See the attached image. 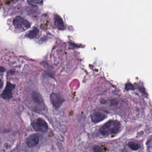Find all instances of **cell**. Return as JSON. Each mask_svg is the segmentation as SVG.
Returning <instances> with one entry per match:
<instances>
[{
	"label": "cell",
	"mask_w": 152,
	"mask_h": 152,
	"mask_svg": "<svg viewBox=\"0 0 152 152\" xmlns=\"http://www.w3.org/2000/svg\"><path fill=\"white\" fill-rule=\"evenodd\" d=\"M141 89V90H140L141 91V92H142V93H145V89L141 88V89Z\"/></svg>",
	"instance_id": "obj_17"
},
{
	"label": "cell",
	"mask_w": 152,
	"mask_h": 152,
	"mask_svg": "<svg viewBox=\"0 0 152 152\" xmlns=\"http://www.w3.org/2000/svg\"><path fill=\"white\" fill-rule=\"evenodd\" d=\"M107 116L105 114L100 112H95L91 115V121L94 123H97L102 121L106 118Z\"/></svg>",
	"instance_id": "obj_7"
},
{
	"label": "cell",
	"mask_w": 152,
	"mask_h": 152,
	"mask_svg": "<svg viewBox=\"0 0 152 152\" xmlns=\"http://www.w3.org/2000/svg\"><path fill=\"white\" fill-rule=\"evenodd\" d=\"M125 88L126 91L133 90L135 89V88L133 84L129 83L125 85Z\"/></svg>",
	"instance_id": "obj_12"
},
{
	"label": "cell",
	"mask_w": 152,
	"mask_h": 152,
	"mask_svg": "<svg viewBox=\"0 0 152 152\" xmlns=\"http://www.w3.org/2000/svg\"><path fill=\"white\" fill-rule=\"evenodd\" d=\"M93 149L95 152H103V149H102V148L98 145L95 146Z\"/></svg>",
	"instance_id": "obj_13"
},
{
	"label": "cell",
	"mask_w": 152,
	"mask_h": 152,
	"mask_svg": "<svg viewBox=\"0 0 152 152\" xmlns=\"http://www.w3.org/2000/svg\"><path fill=\"white\" fill-rule=\"evenodd\" d=\"M3 82L2 80L0 79V90L2 88H3Z\"/></svg>",
	"instance_id": "obj_16"
},
{
	"label": "cell",
	"mask_w": 152,
	"mask_h": 152,
	"mask_svg": "<svg viewBox=\"0 0 152 152\" xmlns=\"http://www.w3.org/2000/svg\"><path fill=\"white\" fill-rule=\"evenodd\" d=\"M6 69L3 66H0V73H3L6 71Z\"/></svg>",
	"instance_id": "obj_15"
},
{
	"label": "cell",
	"mask_w": 152,
	"mask_h": 152,
	"mask_svg": "<svg viewBox=\"0 0 152 152\" xmlns=\"http://www.w3.org/2000/svg\"><path fill=\"white\" fill-rule=\"evenodd\" d=\"M28 2L30 3V4H39V5H42V1H28Z\"/></svg>",
	"instance_id": "obj_14"
},
{
	"label": "cell",
	"mask_w": 152,
	"mask_h": 152,
	"mask_svg": "<svg viewBox=\"0 0 152 152\" xmlns=\"http://www.w3.org/2000/svg\"><path fill=\"white\" fill-rule=\"evenodd\" d=\"M129 146L133 150H138L140 148V145L133 142H129Z\"/></svg>",
	"instance_id": "obj_11"
},
{
	"label": "cell",
	"mask_w": 152,
	"mask_h": 152,
	"mask_svg": "<svg viewBox=\"0 0 152 152\" xmlns=\"http://www.w3.org/2000/svg\"><path fill=\"white\" fill-rule=\"evenodd\" d=\"M39 141V135L34 134L28 137L26 140V144L29 147L32 148L37 145Z\"/></svg>",
	"instance_id": "obj_6"
},
{
	"label": "cell",
	"mask_w": 152,
	"mask_h": 152,
	"mask_svg": "<svg viewBox=\"0 0 152 152\" xmlns=\"http://www.w3.org/2000/svg\"><path fill=\"white\" fill-rule=\"evenodd\" d=\"M39 33V30L37 27H34L33 29L28 31L26 34V37L29 39H33L36 38Z\"/></svg>",
	"instance_id": "obj_10"
},
{
	"label": "cell",
	"mask_w": 152,
	"mask_h": 152,
	"mask_svg": "<svg viewBox=\"0 0 152 152\" xmlns=\"http://www.w3.org/2000/svg\"><path fill=\"white\" fill-rule=\"evenodd\" d=\"M15 84H12L8 82L7 83V85L5 89L3 91L2 93V98L4 99H9L12 97L13 96V90L15 88Z\"/></svg>",
	"instance_id": "obj_5"
},
{
	"label": "cell",
	"mask_w": 152,
	"mask_h": 152,
	"mask_svg": "<svg viewBox=\"0 0 152 152\" xmlns=\"http://www.w3.org/2000/svg\"><path fill=\"white\" fill-rule=\"evenodd\" d=\"M121 129V125L120 122L110 120L101 126L99 132L103 136H107L119 133Z\"/></svg>",
	"instance_id": "obj_1"
},
{
	"label": "cell",
	"mask_w": 152,
	"mask_h": 152,
	"mask_svg": "<svg viewBox=\"0 0 152 152\" xmlns=\"http://www.w3.org/2000/svg\"><path fill=\"white\" fill-rule=\"evenodd\" d=\"M50 100L53 107L56 109H58L64 102V99L59 94L52 93L50 95Z\"/></svg>",
	"instance_id": "obj_4"
},
{
	"label": "cell",
	"mask_w": 152,
	"mask_h": 152,
	"mask_svg": "<svg viewBox=\"0 0 152 152\" xmlns=\"http://www.w3.org/2000/svg\"><path fill=\"white\" fill-rule=\"evenodd\" d=\"M33 129L36 131L46 132L48 130V125L45 120L41 118H38L32 124Z\"/></svg>",
	"instance_id": "obj_3"
},
{
	"label": "cell",
	"mask_w": 152,
	"mask_h": 152,
	"mask_svg": "<svg viewBox=\"0 0 152 152\" xmlns=\"http://www.w3.org/2000/svg\"><path fill=\"white\" fill-rule=\"evenodd\" d=\"M13 25L17 30L23 31L31 27V23L28 20L22 17H16L13 20Z\"/></svg>",
	"instance_id": "obj_2"
},
{
	"label": "cell",
	"mask_w": 152,
	"mask_h": 152,
	"mask_svg": "<svg viewBox=\"0 0 152 152\" xmlns=\"http://www.w3.org/2000/svg\"><path fill=\"white\" fill-rule=\"evenodd\" d=\"M54 20L56 27L59 30H63L64 29L65 25L62 18L57 14L54 15Z\"/></svg>",
	"instance_id": "obj_8"
},
{
	"label": "cell",
	"mask_w": 152,
	"mask_h": 152,
	"mask_svg": "<svg viewBox=\"0 0 152 152\" xmlns=\"http://www.w3.org/2000/svg\"><path fill=\"white\" fill-rule=\"evenodd\" d=\"M32 98L35 104L40 105H43L44 104V101L43 98L40 94L37 91H33L32 94Z\"/></svg>",
	"instance_id": "obj_9"
}]
</instances>
